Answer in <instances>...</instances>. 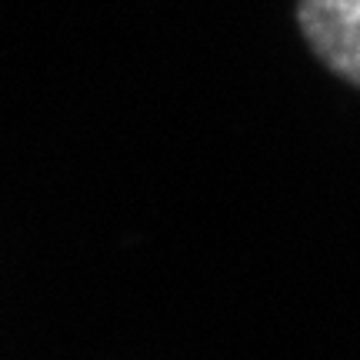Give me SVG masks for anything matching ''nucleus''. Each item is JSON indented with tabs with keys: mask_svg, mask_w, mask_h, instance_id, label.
Listing matches in <instances>:
<instances>
[{
	"mask_svg": "<svg viewBox=\"0 0 360 360\" xmlns=\"http://www.w3.org/2000/svg\"><path fill=\"white\" fill-rule=\"evenodd\" d=\"M294 13L310 53L360 90V0H297Z\"/></svg>",
	"mask_w": 360,
	"mask_h": 360,
	"instance_id": "obj_1",
	"label": "nucleus"
}]
</instances>
